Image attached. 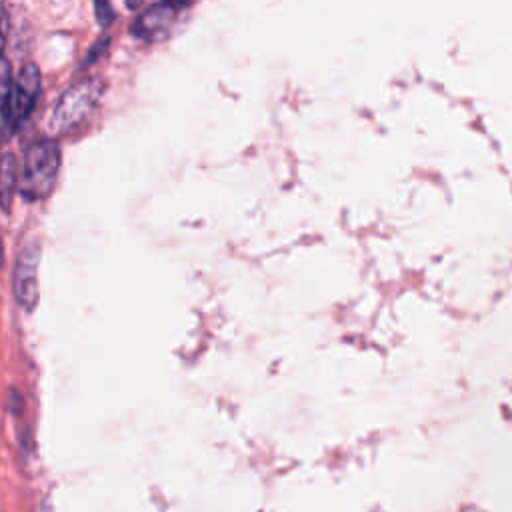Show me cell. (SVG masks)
<instances>
[{
    "mask_svg": "<svg viewBox=\"0 0 512 512\" xmlns=\"http://www.w3.org/2000/svg\"><path fill=\"white\" fill-rule=\"evenodd\" d=\"M102 90L104 84L98 78H84L66 88L48 118L50 134L62 136L78 128L98 106Z\"/></svg>",
    "mask_w": 512,
    "mask_h": 512,
    "instance_id": "2",
    "label": "cell"
},
{
    "mask_svg": "<svg viewBox=\"0 0 512 512\" xmlns=\"http://www.w3.org/2000/svg\"><path fill=\"white\" fill-rule=\"evenodd\" d=\"M12 88H14L12 68H10V62L2 56L0 58V112H4V114H6L8 104H10Z\"/></svg>",
    "mask_w": 512,
    "mask_h": 512,
    "instance_id": "7",
    "label": "cell"
},
{
    "mask_svg": "<svg viewBox=\"0 0 512 512\" xmlns=\"http://www.w3.org/2000/svg\"><path fill=\"white\" fill-rule=\"evenodd\" d=\"M40 94V70L36 64L28 62L20 68L18 76L14 78V88L10 96V104L6 110V122L12 126L22 124L28 114L32 112Z\"/></svg>",
    "mask_w": 512,
    "mask_h": 512,
    "instance_id": "5",
    "label": "cell"
},
{
    "mask_svg": "<svg viewBox=\"0 0 512 512\" xmlns=\"http://www.w3.org/2000/svg\"><path fill=\"white\" fill-rule=\"evenodd\" d=\"M186 6L184 2H158L148 6L132 22V34L144 42L164 40Z\"/></svg>",
    "mask_w": 512,
    "mask_h": 512,
    "instance_id": "4",
    "label": "cell"
},
{
    "mask_svg": "<svg viewBox=\"0 0 512 512\" xmlns=\"http://www.w3.org/2000/svg\"><path fill=\"white\" fill-rule=\"evenodd\" d=\"M96 12H98L100 24H108L112 20V10L108 4H96Z\"/></svg>",
    "mask_w": 512,
    "mask_h": 512,
    "instance_id": "8",
    "label": "cell"
},
{
    "mask_svg": "<svg viewBox=\"0 0 512 512\" xmlns=\"http://www.w3.org/2000/svg\"><path fill=\"white\" fill-rule=\"evenodd\" d=\"M60 170V146L54 140L32 142L20 162V190L28 200L48 196Z\"/></svg>",
    "mask_w": 512,
    "mask_h": 512,
    "instance_id": "1",
    "label": "cell"
},
{
    "mask_svg": "<svg viewBox=\"0 0 512 512\" xmlns=\"http://www.w3.org/2000/svg\"><path fill=\"white\" fill-rule=\"evenodd\" d=\"M4 42H6V16H4V6L0 4V58H2Z\"/></svg>",
    "mask_w": 512,
    "mask_h": 512,
    "instance_id": "9",
    "label": "cell"
},
{
    "mask_svg": "<svg viewBox=\"0 0 512 512\" xmlns=\"http://www.w3.org/2000/svg\"><path fill=\"white\" fill-rule=\"evenodd\" d=\"M38 262L40 248L34 240H30L20 248L12 274V292L24 310H32L38 300Z\"/></svg>",
    "mask_w": 512,
    "mask_h": 512,
    "instance_id": "3",
    "label": "cell"
},
{
    "mask_svg": "<svg viewBox=\"0 0 512 512\" xmlns=\"http://www.w3.org/2000/svg\"><path fill=\"white\" fill-rule=\"evenodd\" d=\"M18 186H20V166L12 154H4L0 158V208L4 212L10 210Z\"/></svg>",
    "mask_w": 512,
    "mask_h": 512,
    "instance_id": "6",
    "label": "cell"
}]
</instances>
